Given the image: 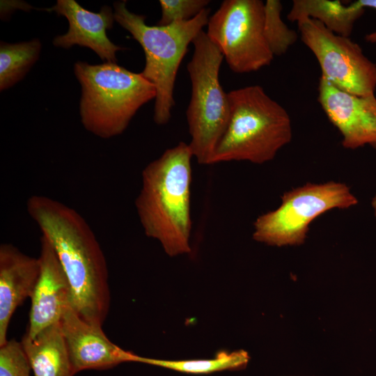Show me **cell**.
Wrapping results in <instances>:
<instances>
[{
  "label": "cell",
  "instance_id": "obj_1",
  "mask_svg": "<svg viewBox=\"0 0 376 376\" xmlns=\"http://www.w3.org/2000/svg\"><path fill=\"white\" fill-rule=\"evenodd\" d=\"M26 210L57 256L70 286L72 306L86 321L102 327L110 306L109 274L92 229L75 210L48 196H31Z\"/></svg>",
  "mask_w": 376,
  "mask_h": 376
},
{
  "label": "cell",
  "instance_id": "obj_2",
  "mask_svg": "<svg viewBox=\"0 0 376 376\" xmlns=\"http://www.w3.org/2000/svg\"><path fill=\"white\" fill-rule=\"evenodd\" d=\"M189 144L180 142L149 163L141 174L135 207L146 235L159 242L166 253L191 252V159Z\"/></svg>",
  "mask_w": 376,
  "mask_h": 376
},
{
  "label": "cell",
  "instance_id": "obj_3",
  "mask_svg": "<svg viewBox=\"0 0 376 376\" xmlns=\"http://www.w3.org/2000/svg\"><path fill=\"white\" fill-rule=\"evenodd\" d=\"M228 97L230 118L212 164L230 161L262 164L272 160L292 139L288 111L258 85L230 91Z\"/></svg>",
  "mask_w": 376,
  "mask_h": 376
},
{
  "label": "cell",
  "instance_id": "obj_4",
  "mask_svg": "<svg viewBox=\"0 0 376 376\" xmlns=\"http://www.w3.org/2000/svg\"><path fill=\"white\" fill-rule=\"evenodd\" d=\"M74 72L81 88V122L102 139L121 134L137 111L156 97L152 84L116 63L77 61Z\"/></svg>",
  "mask_w": 376,
  "mask_h": 376
},
{
  "label": "cell",
  "instance_id": "obj_5",
  "mask_svg": "<svg viewBox=\"0 0 376 376\" xmlns=\"http://www.w3.org/2000/svg\"><path fill=\"white\" fill-rule=\"evenodd\" d=\"M210 13L206 8L187 21L150 26L146 24V16L127 9L126 1L113 3L115 21L131 33L144 52L146 64L140 74L155 88L153 120L159 125L166 124L171 118L179 66L189 43L207 25Z\"/></svg>",
  "mask_w": 376,
  "mask_h": 376
},
{
  "label": "cell",
  "instance_id": "obj_6",
  "mask_svg": "<svg viewBox=\"0 0 376 376\" xmlns=\"http://www.w3.org/2000/svg\"><path fill=\"white\" fill-rule=\"evenodd\" d=\"M192 43L194 50L187 65L191 84L186 112L191 136L188 144L198 163L210 165L230 118L228 93L219 81L224 56L203 31Z\"/></svg>",
  "mask_w": 376,
  "mask_h": 376
},
{
  "label": "cell",
  "instance_id": "obj_7",
  "mask_svg": "<svg viewBox=\"0 0 376 376\" xmlns=\"http://www.w3.org/2000/svg\"><path fill=\"white\" fill-rule=\"evenodd\" d=\"M358 203L345 183L329 181L306 183L285 192L281 205L257 217L253 238L271 246L303 244L309 226L316 218L334 209H347Z\"/></svg>",
  "mask_w": 376,
  "mask_h": 376
},
{
  "label": "cell",
  "instance_id": "obj_8",
  "mask_svg": "<svg viewBox=\"0 0 376 376\" xmlns=\"http://www.w3.org/2000/svg\"><path fill=\"white\" fill-rule=\"evenodd\" d=\"M261 0H224L210 17L206 34L236 73L257 71L274 58L263 32Z\"/></svg>",
  "mask_w": 376,
  "mask_h": 376
},
{
  "label": "cell",
  "instance_id": "obj_9",
  "mask_svg": "<svg viewBox=\"0 0 376 376\" xmlns=\"http://www.w3.org/2000/svg\"><path fill=\"white\" fill-rule=\"evenodd\" d=\"M297 25L301 41L318 61L321 77L355 95L375 94L376 64L357 42L333 33L313 19H304Z\"/></svg>",
  "mask_w": 376,
  "mask_h": 376
},
{
  "label": "cell",
  "instance_id": "obj_10",
  "mask_svg": "<svg viewBox=\"0 0 376 376\" xmlns=\"http://www.w3.org/2000/svg\"><path fill=\"white\" fill-rule=\"evenodd\" d=\"M318 102L329 121L342 136V145L357 149L376 147V97L358 96L343 91L320 77Z\"/></svg>",
  "mask_w": 376,
  "mask_h": 376
},
{
  "label": "cell",
  "instance_id": "obj_11",
  "mask_svg": "<svg viewBox=\"0 0 376 376\" xmlns=\"http://www.w3.org/2000/svg\"><path fill=\"white\" fill-rule=\"evenodd\" d=\"M74 373L84 370H105L125 362H138L139 356L113 343L102 326L81 318L70 304L60 320Z\"/></svg>",
  "mask_w": 376,
  "mask_h": 376
},
{
  "label": "cell",
  "instance_id": "obj_12",
  "mask_svg": "<svg viewBox=\"0 0 376 376\" xmlns=\"http://www.w3.org/2000/svg\"><path fill=\"white\" fill-rule=\"evenodd\" d=\"M40 275L31 297L29 324L24 336L33 338L47 327L60 322L71 304V289L57 256L44 237H40Z\"/></svg>",
  "mask_w": 376,
  "mask_h": 376
},
{
  "label": "cell",
  "instance_id": "obj_13",
  "mask_svg": "<svg viewBox=\"0 0 376 376\" xmlns=\"http://www.w3.org/2000/svg\"><path fill=\"white\" fill-rule=\"evenodd\" d=\"M45 10L65 17L69 24L65 34L54 38L55 47L69 49L77 45L91 49L104 62H117L116 52L123 48L113 43L107 35V30L113 27L115 21L111 7L104 6L100 12L95 13L75 0H58L54 6Z\"/></svg>",
  "mask_w": 376,
  "mask_h": 376
},
{
  "label": "cell",
  "instance_id": "obj_14",
  "mask_svg": "<svg viewBox=\"0 0 376 376\" xmlns=\"http://www.w3.org/2000/svg\"><path fill=\"white\" fill-rule=\"evenodd\" d=\"M40 272L39 258L10 244L0 246V346L7 341L10 319L16 308L32 296Z\"/></svg>",
  "mask_w": 376,
  "mask_h": 376
},
{
  "label": "cell",
  "instance_id": "obj_15",
  "mask_svg": "<svg viewBox=\"0 0 376 376\" xmlns=\"http://www.w3.org/2000/svg\"><path fill=\"white\" fill-rule=\"evenodd\" d=\"M22 343L34 376H73L72 366L60 322L33 338L24 335Z\"/></svg>",
  "mask_w": 376,
  "mask_h": 376
},
{
  "label": "cell",
  "instance_id": "obj_16",
  "mask_svg": "<svg viewBox=\"0 0 376 376\" xmlns=\"http://www.w3.org/2000/svg\"><path fill=\"white\" fill-rule=\"evenodd\" d=\"M364 11L357 1L344 5L340 1L294 0L287 17L297 23L313 19L333 33L350 38L354 23Z\"/></svg>",
  "mask_w": 376,
  "mask_h": 376
},
{
  "label": "cell",
  "instance_id": "obj_17",
  "mask_svg": "<svg viewBox=\"0 0 376 376\" xmlns=\"http://www.w3.org/2000/svg\"><path fill=\"white\" fill-rule=\"evenodd\" d=\"M42 49L39 39L17 43L0 44V90L20 81L38 60Z\"/></svg>",
  "mask_w": 376,
  "mask_h": 376
},
{
  "label": "cell",
  "instance_id": "obj_18",
  "mask_svg": "<svg viewBox=\"0 0 376 376\" xmlns=\"http://www.w3.org/2000/svg\"><path fill=\"white\" fill-rule=\"evenodd\" d=\"M249 359L248 352L240 350L233 352L219 351L214 358L206 359L164 360L139 356L138 362L183 373L205 375L223 370L244 368Z\"/></svg>",
  "mask_w": 376,
  "mask_h": 376
},
{
  "label": "cell",
  "instance_id": "obj_19",
  "mask_svg": "<svg viewBox=\"0 0 376 376\" xmlns=\"http://www.w3.org/2000/svg\"><path fill=\"white\" fill-rule=\"evenodd\" d=\"M281 10L282 4L279 0H267L264 3L263 32L274 56L285 54L298 38L297 33L281 19Z\"/></svg>",
  "mask_w": 376,
  "mask_h": 376
},
{
  "label": "cell",
  "instance_id": "obj_20",
  "mask_svg": "<svg viewBox=\"0 0 376 376\" xmlns=\"http://www.w3.org/2000/svg\"><path fill=\"white\" fill-rule=\"evenodd\" d=\"M31 370L22 342L13 338L0 346V376H30Z\"/></svg>",
  "mask_w": 376,
  "mask_h": 376
},
{
  "label": "cell",
  "instance_id": "obj_21",
  "mask_svg": "<svg viewBox=\"0 0 376 376\" xmlns=\"http://www.w3.org/2000/svg\"><path fill=\"white\" fill-rule=\"evenodd\" d=\"M209 0H160L162 16L159 26L187 21L198 15L210 3Z\"/></svg>",
  "mask_w": 376,
  "mask_h": 376
},
{
  "label": "cell",
  "instance_id": "obj_22",
  "mask_svg": "<svg viewBox=\"0 0 376 376\" xmlns=\"http://www.w3.org/2000/svg\"><path fill=\"white\" fill-rule=\"evenodd\" d=\"M357 1L364 8H370L376 9V0H358ZM365 38L366 40L368 42H376V31L368 33Z\"/></svg>",
  "mask_w": 376,
  "mask_h": 376
},
{
  "label": "cell",
  "instance_id": "obj_23",
  "mask_svg": "<svg viewBox=\"0 0 376 376\" xmlns=\"http://www.w3.org/2000/svg\"><path fill=\"white\" fill-rule=\"evenodd\" d=\"M371 205L373 210L374 215L376 217V193L372 199Z\"/></svg>",
  "mask_w": 376,
  "mask_h": 376
}]
</instances>
